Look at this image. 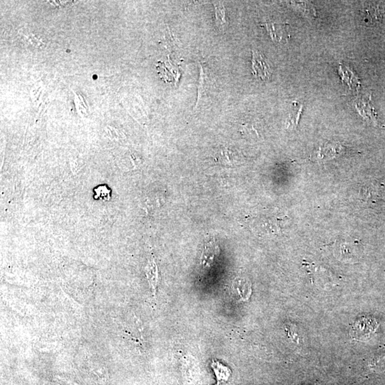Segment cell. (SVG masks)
<instances>
[{"instance_id":"obj_6","label":"cell","mask_w":385,"mask_h":385,"mask_svg":"<svg viewBox=\"0 0 385 385\" xmlns=\"http://www.w3.org/2000/svg\"><path fill=\"white\" fill-rule=\"evenodd\" d=\"M264 26L267 29L268 33L271 35L272 40H274V41H280L281 40L282 34H283L281 26L272 23H266Z\"/></svg>"},{"instance_id":"obj_5","label":"cell","mask_w":385,"mask_h":385,"mask_svg":"<svg viewBox=\"0 0 385 385\" xmlns=\"http://www.w3.org/2000/svg\"><path fill=\"white\" fill-rule=\"evenodd\" d=\"M233 288L241 300H246V297H249V294H250V291H251L249 282L243 277H238L235 279L233 281Z\"/></svg>"},{"instance_id":"obj_8","label":"cell","mask_w":385,"mask_h":385,"mask_svg":"<svg viewBox=\"0 0 385 385\" xmlns=\"http://www.w3.org/2000/svg\"><path fill=\"white\" fill-rule=\"evenodd\" d=\"M96 195L95 199H99L101 200L108 201L110 199V190L107 188V185H99L94 189Z\"/></svg>"},{"instance_id":"obj_1","label":"cell","mask_w":385,"mask_h":385,"mask_svg":"<svg viewBox=\"0 0 385 385\" xmlns=\"http://www.w3.org/2000/svg\"><path fill=\"white\" fill-rule=\"evenodd\" d=\"M252 70L254 75L267 80L271 75V67L264 56L259 51L252 50Z\"/></svg>"},{"instance_id":"obj_7","label":"cell","mask_w":385,"mask_h":385,"mask_svg":"<svg viewBox=\"0 0 385 385\" xmlns=\"http://www.w3.org/2000/svg\"><path fill=\"white\" fill-rule=\"evenodd\" d=\"M302 104H298L296 103L295 105L294 106L293 112L290 115V120L288 124L291 127H295L297 125L299 118H300V114L302 110Z\"/></svg>"},{"instance_id":"obj_3","label":"cell","mask_w":385,"mask_h":385,"mask_svg":"<svg viewBox=\"0 0 385 385\" xmlns=\"http://www.w3.org/2000/svg\"><path fill=\"white\" fill-rule=\"evenodd\" d=\"M215 8V23L216 25L219 28L220 30H225L226 26L228 25V19H227L226 9L224 4L221 2L213 3Z\"/></svg>"},{"instance_id":"obj_4","label":"cell","mask_w":385,"mask_h":385,"mask_svg":"<svg viewBox=\"0 0 385 385\" xmlns=\"http://www.w3.org/2000/svg\"><path fill=\"white\" fill-rule=\"evenodd\" d=\"M146 275L150 284L153 294L155 295L159 283L158 268L154 260H151L146 266Z\"/></svg>"},{"instance_id":"obj_2","label":"cell","mask_w":385,"mask_h":385,"mask_svg":"<svg viewBox=\"0 0 385 385\" xmlns=\"http://www.w3.org/2000/svg\"><path fill=\"white\" fill-rule=\"evenodd\" d=\"M220 254V249L213 240L205 243L204 250L201 256V265L205 268H209Z\"/></svg>"}]
</instances>
